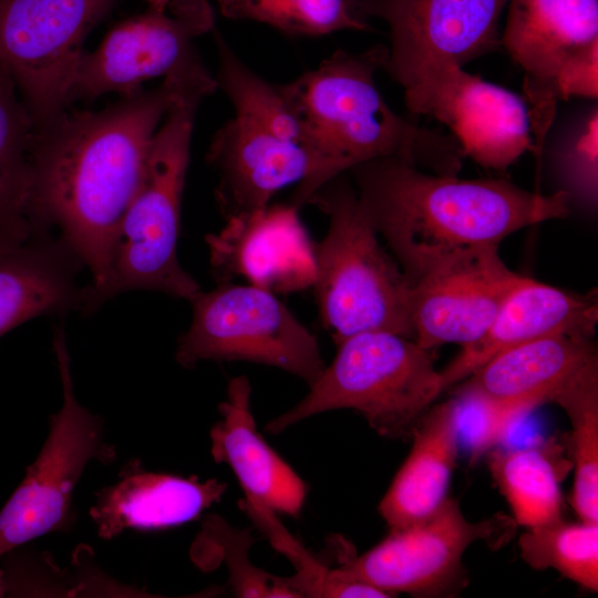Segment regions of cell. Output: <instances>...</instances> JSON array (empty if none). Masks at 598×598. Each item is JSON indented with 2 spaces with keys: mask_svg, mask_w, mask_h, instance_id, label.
I'll return each mask as SVG.
<instances>
[{
  "mask_svg": "<svg viewBox=\"0 0 598 598\" xmlns=\"http://www.w3.org/2000/svg\"><path fill=\"white\" fill-rule=\"evenodd\" d=\"M316 597L389 598L391 596L378 589L377 587L351 576L342 567H339L336 569L324 571L318 585Z\"/></svg>",
  "mask_w": 598,
  "mask_h": 598,
  "instance_id": "cell-31",
  "label": "cell"
},
{
  "mask_svg": "<svg viewBox=\"0 0 598 598\" xmlns=\"http://www.w3.org/2000/svg\"><path fill=\"white\" fill-rule=\"evenodd\" d=\"M214 29L208 0H173L165 11L148 9L122 21L95 51L81 53L70 85V103L111 92L132 95L147 80L204 65L194 40Z\"/></svg>",
  "mask_w": 598,
  "mask_h": 598,
  "instance_id": "cell-11",
  "label": "cell"
},
{
  "mask_svg": "<svg viewBox=\"0 0 598 598\" xmlns=\"http://www.w3.org/2000/svg\"><path fill=\"white\" fill-rule=\"evenodd\" d=\"M363 22L380 19L389 44L382 70L422 115L436 85L454 68L499 48L498 21L508 0H346Z\"/></svg>",
  "mask_w": 598,
  "mask_h": 598,
  "instance_id": "cell-7",
  "label": "cell"
},
{
  "mask_svg": "<svg viewBox=\"0 0 598 598\" xmlns=\"http://www.w3.org/2000/svg\"><path fill=\"white\" fill-rule=\"evenodd\" d=\"M411 432V451L379 504L390 529L431 515L447 498L460 447L456 399L427 409Z\"/></svg>",
  "mask_w": 598,
  "mask_h": 598,
  "instance_id": "cell-22",
  "label": "cell"
},
{
  "mask_svg": "<svg viewBox=\"0 0 598 598\" xmlns=\"http://www.w3.org/2000/svg\"><path fill=\"white\" fill-rule=\"evenodd\" d=\"M346 174L321 185L307 200L329 219L324 237L313 246L312 286L321 322L337 346L378 330L413 339V283L381 245Z\"/></svg>",
  "mask_w": 598,
  "mask_h": 598,
  "instance_id": "cell-4",
  "label": "cell"
},
{
  "mask_svg": "<svg viewBox=\"0 0 598 598\" xmlns=\"http://www.w3.org/2000/svg\"><path fill=\"white\" fill-rule=\"evenodd\" d=\"M231 20L267 24L292 37H321L343 30H372L355 19L346 0H217Z\"/></svg>",
  "mask_w": 598,
  "mask_h": 598,
  "instance_id": "cell-29",
  "label": "cell"
},
{
  "mask_svg": "<svg viewBox=\"0 0 598 598\" xmlns=\"http://www.w3.org/2000/svg\"><path fill=\"white\" fill-rule=\"evenodd\" d=\"M553 402L565 411L571 426L570 504L580 520L598 523V359L586 364Z\"/></svg>",
  "mask_w": 598,
  "mask_h": 598,
  "instance_id": "cell-26",
  "label": "cell"
},
{
  "mask_svg": "<svg viewBox=\"0 0 598 598\" xmlns=\"http://www.w3.org/2000/svg\"><path fill=\"white\" fill-rule=\"evenodd\" d=\"M523 560L534 569H555L579 586L598 591V523L561 519L528 527L518 538Z\"/></svg>",
  "mask_w": 598,
  "mask_h": 598,
  "instance_id": "cell-27",
  "label": "cell"
},
{
  "mask_svg": "<svg viewBox=\"0 0 598 598\" xmlns=\"http://www.w3.org/2000/svg\"><path fill=\"white\" fill-rule=\"evenodd\" d=\"M444 390L431 350L393 332H360L338 344L309 392L265 430L279 434L316 414L351 409L380 435L398 437L412 430Z\"/></svg>",
  "mask_w": 598,
  "mask_h": 598,
  "instance_id": "cell-6",
  "label": "cell"
},
{
  "mask_svg": "<svg viewBox=\"0 0 598 598\" xmlns=\"http://www.w3.org/2000/svg\"><path fill=\"white\" fill-rule=\"evenodd\" d=\"M513 522L502 516L470 522L458 502L447 497L431 515L390 529L379 544L341 567L391 597L444 594L461 581L466 549L478 540H504Z\"/></svg>",
  "mask_w": 598,
  "mask_h": 598,
  "instance_id": "cell-12",
  "label": "cell"
},
{
  "mask_svg": "<svg viewBox=\"0 0 598 598\" xmlns=\"http://www.w3.org/2000/svg\"><path fill=\"white\" fill-rule=\"evenodd\" d=\"M117 0H0V66L35 127L70 104L82 43Z\"/></svg>",
  "mask_w": 598,
  "mask_h": 598,
  "instance_id": "cell-10",
  "label": "cell"
},
{
  "mask_svg": "<svg viewBox=\"0 0 598 598\" xmlns=\"http://www.w3.org/2000/svg\"><path fill=\"white\" fill-rule=\"evenodd\" d=\"M212 32L218 60L215 80L230 101L235 116L305 146L303 124L288 82L271 83L259 76L217 30Z\"/></svg>",
  "mask_w": 598,
  "mask_h": 598,
  "instance_id": "cell-25",
  "label": "cell"
},
{
  "mask_svg": "<svg viewBox=\"0 0 598 598\" xmlns=\"http://www.w3.org/2000/svg\"><path fill=\"white\" fill-rule=\"evenodd\" d=\"M34 131L13 79L0 66V245L22 241L43 229L31 214Z\"/></svg>",
  "mask_w": 598,
  "mask_h": 598,
  "instance_id": "cell-23",
  "label": "cell"
},
{
  "mask_svg": "<svg viewBox=\"0 0 598 598\" xmlns=\"http://www.w3.org/2000/svg\"><path fill=\"white\" fill-rule=\"evenodd\" d=\"M592 338L556 333L507 349L455 384L453 392L535 409L597 359Z\"/></svg>",
  "mask_w": 598,
  "mask_h": 598,
  "instance_id": "cell-21",
  "label": "cell"
},
{
  "mask_svg": "<svg viewBox=\"0 0 598 598\" xmlns=\"http://www.w3.org/2000/svg\"><path fill=\"white\" fill-rule=\"evenodd\" d=\"M210 84L205 75H169L103 110H65L35 127L32 219L40 228H56L89 269V312L101 306L115 240L155 132L185 91Z\"/></svg>",
  "mask_w": 598,
  "mask_h": 598,
  "instance_id": "cell-1",
  "label": "cell"
},
{
  "mask_svg": "<svg viewBox=\"0 0 598 598\" xmlns=\"http://www.w3.org/2000/svg\"><path fill=\"white\" fill-rule=\"evenodd\" d=\"M227 485L215 478L146 472L138 461L126 464L120 480L96 494L90 515L101 538L126 528L161 529L190 522L220 501Z\"/></svg>",
  "mask_w": 598,
  "mask_h": 598,
  "instance_id": "cell-20",
  "label": "cell"
},
{
  "mask_svg": "<svg viewBox=\"0 0 598 598\" xmlns=\"http://www.w3.org/2000/svg\"><path fill=\"white\" fill-rule=\"evenodd\" d=\"M151 10L165 11L173 0H146Z\"/></svg>",
  "mask_w": 598,
  "mask_h": 598,
  "instance_id": "cell-32",
  "label": "cell"
},
{
  "mask_svg": "<svg viewBox=\"0 0 598 598\" xmlns=\"http://www.w3.org/2000/svg\"><path fill=\"white\" fill-rule=\"evenodd\" d=\"M458 408V442L471 462L496 446L514 423L530 412L527 405L493 401L476 394L453 392Z\"/></svg>",
  "mask_w": 598,
  "mask_h": 598,
  "instance_id": "cell-30",
  "label": "cell"
},
{
  "mask_svg": "<svg viewBox=\"0 0 598 598\" xmlns=\"http://www.w3.org/2000/svg\"><path fill=\"white\" fill-rule=\"evenodd\" d=\"M558 184L570 207L592 213L598 200V107L577 111L544 144ZM543 154V153H542Z\"/></svg>",
  "mask_w": 598,
  "mask_h": 598,
  "instance_id": "cell-28",
  "label": "cell"
},
{
  "mask_svg": "<svg viewBox=\"0 0 598 598\" xmlns=\"http://www.w3.org/2000/svg\"><path fill=\"white\" fill-rule=\"evenodd\" d=\"M6 581L2 571L0 570V597L4 595Z\"/></svg>",
  "mask_w": 598,
  "mask_h": 598,
  "instance_id": "cell-33",
  "label": "cell"
},
{
  "mask_svg": "<svg viewBox=\"0 0 598 598\" xmlns=\"http://www.w3.org/2000/svg\"><path fill=\"white\" fill-rule=\"evenodd\" d=\"M423 115L445 124L463 155L503 172L534 152L527 104L520 95L454 68L432 92Z\"/></svg>",
  "mask_w": 598,
  "mask_h": 598,
  "instance_id": "cell-16",
  "label": "cell"
},
{
  "mask_svg": "<svg viewBox=\"0 0 598 598\" xmlns=\"http://www.w3.org/2000/svg\"><path fill=\"white\" fill-rule=\"evenodd\" d=\"M85 268L68 243L52 229L22 241L0 245V337L44 315L86 312Z\"/></svg>",
  "mask_w": 598,
  "mask_h": 598,
  "instance_id": "cell-18",
  "label": "cell"
},
{
  "mask_svg": "<svg viewBox=\"0 0 598 598\" xmlns=\"http://www.w3.org/2000/svg\"><path fill=\"white\" fill-rule=\"evenodd\" d=\"M193 317L181 336L177 362L244 361L289 372L309 386L326 364L315 336L274 295L257 285L221 283L192 301Z\"/></svg>",
  "mask_w": 598,
  "mask_h": 598,
  "instance_id": "cell-8",
  "label": "cell"
},
{
  "mask_svg": "<svg viewBox=\"0 0 598 598\" xmlns=\"http://www.w3.org/2000/svg\"><path fill=\"white\" fill-rule=\"evenodd\" d=\"M523 278L505 265L498 247L446 261L412 286L413 340L426 350L476 341Z\"/></svg>",
  "mask_w": 598,
  "mask_h": 598,
  "instance_id": "cell-14",
  "label": "cell"
},
{
  "mask_svg": "<svg viewBox=\"0 0 598 598\" xmlns=\"http://www.w3.org/2000/svg\"><path fill=\"white\" fill-rule=\"evenodd\" d=\"M206 157L218 175L215 195L226 220L267 207L291 184H298L293 195L301 193L316 174L305 146L235 115L214 134Z\"/></svg>",
  "mask_w": 598,
  "mask_h": 598,
  "instance_id": "cell-15",
  "label": "cell"
},
{
  "mask_svg": "<svg viewBox=\"0 0 598 598\" xmlns=\"http://www.w3.org/2000/svg\"><path fill=\"white\" fill-rule=\"evenodd\" d=\"M501 39L524 72L534 153L542 156L555 121L565 66L598 45V0H508Z\"/></svg>",
  "mask_w": 598,
  "mask_h": 598,
  "instance_id": "cell-13",
  "label": "cell"
},
{
  "mask_svg": "<svg viewBox=\"0 0 598 598\" xmlns=\"http://www.w3.org/2000/svg\"><path fill=\"white\" fill-rule=\"evenodd\" d=\"M385 55V44L357 53L337 50L288 82L305 146L316 161L312 181L292 197L297 208L331 178L377 158L396 157L435 174H457L464 156L457 141L395 113L382 96L375 74Z\"/></svg>",
  "mask_w": 598,
  "mask_h": 598,
  "instance_id": "cell-3",
  "label": "cell"
},
{
  "mask_svg": "<svg viewBox=\"0 0 598 598\" xmlns=\"http://www.w3.org/2000/svg\"><path fill=\"white\" fill-rule=\"evenodd\" d=\"M360 204L414 283L461 255L498 247L508 235L570 214L569 197L527 190L504 178L426 173L396 157L352 167Z\"/></svg>",
  "mask_w": 598,
  "mask_h": 598,
  "instance_id": "cell-2",
  "label": "cell"
},
{
  "mask_svg": "<svg viewBox=\"0 0 598 598\" xmlns=\"http://www.w3.org/2000/svg\"><path fill=\"white\" fill-rule=\"evenodd\" d=\"M598 321L597 291H566L524 277L509 292L483 336L462 347L440 371L445 390L460 383L496 354L556 333L592 338Z\"/></svg>",
  "mask_w": 598,
  "mask_h": 598,
  "instance_id": "cell-17",
  "label": "cell"
},
{
  "mask_svg": "<svg viewBox=\"0 0 598 598\" xmlns=\"http://www.w3.org/2000/svg\"><path fill=\"white\" fill-rule=\"evenodd\" d=\"M488 466L515 524L528 528L563 518L560 482L573 464L558 446L496 450L489 453Z\"/></svg>",
  "mask_w": 598,
  "mask_h": 598,
  "instance_id": "cell-24",
  "label": "cell"
},
{
  "mask_svg": "<svg viewBox=\"0 0 598 598\" xmlns=\"http://www.w3.org/2000/svg\"><path fill=\"white\" fill-rule=\"evenodd\" d=\"M63 403L50 417L49 435L22 482L0 511V557L18 546L72 523L75 485L92 460L111 463L114 447L104 440L99 416L73 391L71 361L62 328L53 332Z\"/></svg>",
  "mask_w": 598,
  "mask_h": 598,
  "instance_id": "cell-9",
  "label": "cell"
},
{
  "mask_svg": "<svg viewBox=\"0 0 598 598\" xmlns=\"http://www.w3.org/2000/svg\"><path fill=\"white\" fill-rule=\"evenodd\" d=\"M210 93L185 91L155 132L142 183L117 234L105 300L130 290H153L192 301L203 289L181 266L177 240L195 115Z\"/></svg>",
  "mask_w": 598,
  "mask_h": 598,
  "instance_id": "cell-5",
  "label": "cell"
},
{
  "mask_svg": "<svg viewBox=\"0 0 598 598\" xmlns=\"http://www.w3.org/2000/svg\"><path fill=\"white\" fill-rule=\"evenodd\" d=\"M250 395L247 377L230 380L226 400L218 406L221 419L210 430L212 456L233 470L246 498L297 516L307 495L306 484L257 431Z\"/></svg>",
  "mask_w": 598,
  "mask_h": 598,
  "instance_id": "cell-19",
  "label": "cell"
}]
</instances>
